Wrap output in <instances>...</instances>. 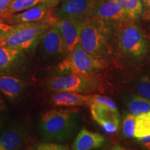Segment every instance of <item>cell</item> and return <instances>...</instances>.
<instances>
[{
  "label": "cell",
  "mask_w": 150,
  "mask_h": 150,
  "mask_svg": "<svg viewBox=\"0 0 150 150\" xmlns=\"http://www.w3.org/2000/svg\"><path fill=\"white\" fill-rule=\"evenodd\" d=\"M24 88V82L20 79L10 75H0V91L11 100L20 97Z\"/></svg>",
  "instance_id": "obj_16"
},
{
  "label": "cell",
  "mask_w": 150,
  "mask_h": 150,
  "mask_svg": "<svg viewBox=\"0 0 150 150\" xmlns=\"http://www.w3.org/2000/svg\"><path fill=\"white\" fill-rule=\"evenodd\" d=\"M97 0H67L62 2L60 8L54 12L57 19L86 20L91 18Z\"/></svg>",
  "instance_id": "obj_7"
},
{
  "label": "cell",
  "mask_w": 150,
  "mask_h": 150,
  "mask_svg": "<svg viewBox=\"0 0 150 150\" xmlns=\"http://www.w3.org/2000/svg\"><path fill=\"white\" fill-rule=\"evenodd\" d=\"M125 102L129 112L135 115H140L150 110L149 99L137 93L129 95Z\"/></svg>",
  "instance_id": "obj_18"
},
{
  "label": "cell",
  "mask_w": 150,
  "mask_h": 150,
  "mask_svg": "<svg viewBox=\"0 0 150 150\" xmlns=\"http://www.w3.org/2000/svg\"><path fill=\"white\" fill-rule=\"evenodd\" d=\"M116 24L97 17L88 18L81 29L79 45L95 59L107 63L108 59L113 54Z\"/></svg>",
  "instance_id": "obj_2"
},
{
  "label": "cell",
  "mask_w": 150,
  "mask_h": 150,
  "mask_svg": "<svg viewBox=\"0 0 150 150\" xmlns=\"http://www.w3.org/2000/svg\"><path fill=\"white\" fill-rule=\"evenodd\" d=\"M93 94L58 91L52 94L50 102L59 106H90Z\"/></svg>",
  "instance_id": "obj_14"
},
{
  "label": "cell",
  "mask_w": 150,
  "mask_h": 150,
  "mask_svg": "<svg viewBox=\"0 0 150 150\" xmlns=\"http://www.w3.org/2000/svg\"><path fill=\"white\" fill-rule=\"evenodd\" d=\"M40 45L42 52L47 56H56L66 54L61 33L54 25L45 32Z\"/></svg>",
  "instance_id": "obj_13"
},
{
  "label": "cell",
  "mask_w": 150,
  "mask_h": 150,
  "mask_svg": "<svg viewBox=\"0 0 150 150\" xmlns=\"http://www.w3.org/2000/svg\"><path fill=\"white\" fill-rule=\"evenodd\" d=\"M105 138L98 133L92 132L86 129H82L73 142L72 149L90 150L102 147Z\"/></svg>",
  "instance_id": "obj_15"
},
{
  "label": "cell",
  "mask_w": 150,
  "mask_h": 150,
  "mask_svg": "<svg viewBox=\"0 0 150 150\" xmlns=\"http://www.w3.org/2000/svg\"><path fill=\"white\" fill-rule=\"evenodd\" d=\"M47 86L54 92L66 91L82 94H93L97 88L95 77L74 74L54 76L48 81Z\"/></svg>",
  "instance_id": "obj_6"
},
{
  "label": "cell",
  "mask_w": 150,
  "mask_h": 150,
  "mask_svg": "<svg viewBox=\"0 0 150 150\" xmlns=\"http://www.w3.org/2000/svg\"><path fill=\"white\" fill-rule=\"evenodd\" d=\"M23 52L0 45V72L9 71L23 58Z\"/></svg>",
  "instance_id": "obj_17"
},
{
  "label": "cell",
  "mask_w": 150,
  "mask_h": 150,
  "mask_svg": "<svg viewBox=\"0 0 150 150\" xmlns=\"http://www.w3.org/2000/svg\"><path fill=\"white\" fill-rule=\"evenodd\" d=\"M6 107V105L2 101V99L0 98V111H2V110H5Z\"/></svg>",
  "instance_id": "obj_30"
},
{
  "label": "cell",
  "mask_w": 150,
  "mask_h": 150,
  "mask_svg": "<svg viewBox=\"0 0 150 150\" xmlns=\"http://www.w3.org/2000/svg\"><path fill=\"white\" fill-rule=\"evenodd\" d=\"M129 20L138 21L142 17L144 7L141 0H117Z\"/></svg>",
  "instance_id": "obj_19"
},
{
  "label": "cell",
  "mask_w": 150,
  "mask_h": 150,
  "mask_svg": "<svg viewBox=\"0 0 150 150\" xmlns=\"http://www.w3.org/2000/svg\"><path fill=\"white\" fill-rule=\"evenodd\" d=\"M150 135V110L136 115L134 138H141Z\"/></svg>",
  "instance_id": "obj_22"
},
{
  "label": "cell",
  "mask_w": 150,
  "mask_h": 150,
  "mask_svg": "<svg viewBox=\"0 0 150 150\" xmlns=\"http://www.w3.org/2000/svg\"><path fill=\"white\" fill-rule=\"evenodd\" d=\"M54 17L53 9L50 8L45 4L40 3L31 8L15 14L4 21L11 25H16L21 23L43 21Z\"/></svg>",
  "instance_id": "obj_11"
},
{
  "label": "cell",
  "mask_w": 150,
  "mask_h": 150,
  "mask_svg": "<svg viewBox=\"0 0 150 150\" xmlns=\"http://www.w3.org/2000/svg\"><path fill=\"white\" fill-rule=\"evenodd\" d=\"M13 0H0V15Z\"/></svg>",
  "instance_id": "obj_29"
},
{
  "label": "cell",
  "mask_w": 150,
  "mask_h": 150,
  "mask_svg": "<svg viewBox=\"0 0 150 150\" xmlns=\"http://www.w3.org/2000/svg\"><path fill=\"white\" fill-rule=\"evenodd\" d=\"M40 3V0H13L0 15V18L5 20L15 14L31 8Z\"/></svg>",
  "instance_id": "obj_20"
},
{
  "label": "cell",
  "mask_w": 150,
  "mask_h": 150,
  "mask_svg": "<svg viewBox=\"0 0 150 150\" xmlns=\"http://www.w3.org/2000/svg\"><path fill=\"white\" fill-rule=\"evenodd\" d=\"M141 1L144 7V13L142 17L144 15L150 17V0H141Z\"/></svg>",
  "instance_id": "obj_28"
},
{
  "label": "cell",
  "mask_w": 150,
  "mask_h": 150,
  "mask_svg": "<svg viewBox=\"0 0 150 150\" xmlns=\"http://www.w3.org/2000/svg\"><path fill=\"white\" fill-rule=\"evenodd\" d=\"M12 27L13 25L7 24L2 19L0 18V37L3 36L6 33H8Z\"/></svg>",
  "instance_id": "obj_26"
},
{
  "label": "cell",
  "mask_w": 150,
  "mask_h": 150,
  "mask_svg": "<svg viewBox=\"0 0 150 150\" xmlns=\"http://www.w3.org/2000/svg\"><path fill=\"white\" fill-rule=\"evenodd\" d=\"M78 110L53 109L41 115L40 130L47 141L65 142L73 136L77 129Z\"/></svg>",
  "instance_id": "obj_4"
},
{
  "label": "cell",
  "mask_w": 150,
  "mask_h": 150,
  "mask_svg": "<svg viewBox=\"0 0 150 150\" xmlns=\"http://www.w3.org/2000/svg\"><path fill=\"white\" fill-rule=\"evenodd\" d=\"M113 54L131 66H140L150 59V38L137 22L127 20L116 24Z\"/></svg>",
  "instance_id": "obj_1"
},
{
  "label": "cell",
  "mask_w": 150,
  "mask_h": 150,
  "mask_svg": "<svg viewBox=\"0 0 150 150\" xmlns=\"http://www.w3.org/2000/svg\"><path fill=\"white\" fill-rule=\"evenodd\" d=\"M137 141L142 147L147 149H150V135L136 138Z\"/></svg>",
  "instance_id": "obj_25"
},
{
  "label": "cell",
  "mask_w": 150,
  "mask_h": 150,
  "mask_svg": "<svg viewBox=\"0 0 150 150\" xmlns=\"http://www.w3.org/2000/svg\"><path fill=\"white\" fill-rule=\"evenodd\" d=\"M135 93L150 100V74L143 73L138 74L133 83Z\"/></svg>",
  "instance_id": "obj_21"
},
{
  "label": "cell",
  "mask_w": 150,
  "mask_h": 150,
  "mask_svg": "<svg viewBox=\"0 0 150 150\" xmlns=\"http://www.w3.org/2000/svg\"><path fill=\"white\" fill-rule=\"evenodd\" d=\"M40 3L45 4L50 8H54L61 3V0H40Z\"/></svg>",
  "instance_id": "obj_27"
},
{
  "label": "cell",
  "mask_w": 150,
  "mask_h": 150,
  "mask_svg": "<svg viewBox=\"0 0 150 150\" xmlns=\"http://www.w3.org/2000/svg\"><path fill=\"white\" fill-rule=\"evenodd\" d=\"M92 17L115 23L129 20L117 0H97L92 12Z\"/></svg>",
  "instance_id": "obj_10"
},
{
  "label": "cell",
  "mask_w": 150,
  "mask_h": 150,
  "mask_svg": "<svg viewBox=\"0 0 150 150\" xmlns=\"http://www.w3.org/2000/svg\"><path fill=\"white\" fill-rule=\"evenodd\" d=\"M35 149L38 150H68L70 148L68 145H62L59 142L47 141L42 142L38 144Z\"/></svg>",
  "instance_id": "obj_24"
},
{
  "label": "cell",
  "mask_w": 150,
  "mask_h": 150,
  "mask_svg": "<svg viewBox=\"0 0 150 150\" xmlns=\"http://www.w3.org/2000/svg\"><path fill=\"white\" fill-rule=\"evenodd\" d=\"M136 127V115L131 112H127L123 118L122 134L126 138H134Z\"/></svg>",
  "instance_id": "obj_23"
},
{
  "label": "cell",
  "mask_w": 150,
  "mask_h": 150,
  "mask_svg": "<svg viewBox=\"0 0 150 150\" xmlns=\"http://www.w3.org/2000/svg\"><path fill=\"white\" fill-rule=\"evenodd\" d=\"M93 119L108 134L117 132L120 125V116L117 108L104 104L93 103L90 105Z\"/></svg>",
  "instance_id": "obj_8"
},
{
  "label": "cell",
  "mask_w": 150,
  "mask_h": 150,
  "mask_svg": "<svg viewBox=\"0 0 150 150\" xmlns=\"http://www.w3.org/2000/svg\"><path fill=\"white\" fill-rule=\"evenodd\" d=\"M29 137V131L25 125H13L0 136V150L21 149Z\"/></svg>",
  "instance_id": "obj_12"
},
{
  "label": "cell",
  "mask_w": 150,
  "mask_h": 150,
  "mask_svg": "<svg viewBox=\"0 0 150 150\" xmlns=\"http://www.w3.org/2000/svg\"><path fill=\"white\" fill-rule=\"evenodd\" d=\"M0 127H1V122H0Z\"/></svg>",
  "instance_id": "obj_32"
},
{
  "label": "cell",
  "mask_w": 150,
  "mask_h": 150,
  "mask_svg": "<svg viewBox=\"0 0 150 150\" xmlns=\"http://www.w3.org/2000/svg\"><path fill=\"white\" fill-rule=\"evenodd\" d=\"M57 20L55 17L40 22L13 25L8 33L0 37V45L22 52L33 53L45 32Z\"/></svg>",
  "instance_id": "obj_3"
},
{
  "label": "cell",
  "mask_w": 150,
  "mask_h": 150,
  "mask_svg": "<svg viewBox=\"0 0 150 150\" xmlns=\"http://www.w3.org/2000/svg\"><path fill=\"white\" fill-rule=\"evenodd\" d=\"M83 21L69 19H57L54 24L61 33L66 54L72 52L79 43L80 31Z\"/></svg>",
  "instance_id": "obj_9"
},
{
  "label": "cell",
  "mask_w": 150,
  "mask_h": 150,
  "mask_svg": "<svg viewBox=\"0 0 150 150\" xmlns=\"http://www.w3.org/2000/svg\"><path fill=\"white\" fill-rule=\"evenodd\" d=\"M67 0H61V2H64V1H66Z\"/></svg>",
  "instance_id": "obj_31"
},
{
  "label": "cell",
  "mask_w": 150,
  "mask_h": 150,
  "mask_svg": "<svg viewBox=\"0 0 150 150\" xmlns=\"http://www.w3.org/2000/svg\"><path fill=\"white\" fill-rule=\"evenodd\" d=\"M107 64L93 57L79 43L60 63L58 68L61 72H69L86 77H94L97 72L105 68Z\"/></svg>",
  "instance_id": "obj_5"
}]
</instances>
